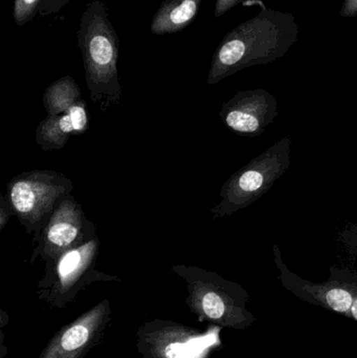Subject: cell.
Returning a JSON list of instances; mask_svg holds the SVG:
<instances>
[{"label":"cell","instance_id":"8","mask_svg":"<svg viewBox=\"0 0 357 358\" xmlns=\"http://www.w3.org/2000/svg\"><path fill=\"white\" fill-rule=\"evenodd\" d=\"M278 115L274 94L263 88L238 92L222 104L219 113L224 125L240 136L257 138Z\"/></svg>","mask_w":357,"mask_h":358},{"label":"cell","instance_id":"7","mask_svg":"<svg viewBox=\"0 0 357 358\" xmlns=\"http://www.w3.org/2000/svg\"><path fill=\"white\" fill-rule=\"evenodd\" d=\"M96 235V224L86 217L81 204L68 194L58 202L39 237L34 240L36 248L31 262L40 256L50 266L63 252L82 245Z\"/></svg>","mask_w":357,"mask_h":358},{"label":"cell","instance_id":"12","mask_svg":"<svg viewBox=\"0 0 357 358\" xmlns=\"http://www.w3.org/2000/svg\"><path fill=\"white\" fill-rule=\"evenodd\" d=\"M43 0H14L13 17L18 27L29 23L39 14L40 6Z\"/></svg>","mask_w":357,"mask_h":358},{"label":"cell","instance_id":"11","mask_svg":"<svg viewBox=\"0 0 357 358\" xmlns=\"http://www.w3.org/2000/svg\"><path fill=\"white\" fill-rule=\"evenodd\" d=\"M82 100L81 90L71 76H64L52 82L42 96L48 115H60Z\"/></svg>","mask_w":357,"mask_h":358},{"label":"cell","instance_id":"1","mask_svg":"<svg viewBox=\"0 0 357 358\" xmlns=\"http://www.w3.org/2000/svg\"><path fill=\"white\" fill-rule=\"evenodd\" d=\"M298 39L299 25L293 14L262 6L257 16L224 36L214 52L207 85H215L247 67L275 62Z\"/></svg>","mask_w":357,"mask_h":358},{"label":"cell","instance_id":"10","mask_svg":"<svg viewBox=\"0 0 357 358\" xmlns=\"http://www.w3.org/2000/svg\"><path fill=\"white\" fill-rule=\"evenodd\" d=\"M203 0H165L151 21L153 35L174 34L188 27L196 19Z\"/></svg>","mask_w":357,"mask_h":358},{"label":"cell","instance_id":"4","mask_svg":"<svg viewBox=\"0 0 357 358\" xmlns=\"http://www.w3.org/2000/svg\"><path fill=\"white\" fill-rule=\"evenodd\" d=\"M73 181L52 170H31L15 176L6 185V198L25 231L39 237L58 202L71 194Z\"/></svg>","mask_w":357,"mask_h":358},{"label":"cell","instance_id":"17","mask_svg":"<svg viewBox=\"0 0 357 358\" xmlns=\"http://www.w3.org/2000/svg\"><path fill=\"white\" fill-rule=\"evenodd\" d=\"M340 15L344 18H356L357 0H344Z\"/></svg>","mask_w":357,"mask_h":358},{"label":"cell","instance_id":"15","mask_svg":"<svg viewBox=\"0 0 357 358\" xmlns=\"http://www.w3.org/2000/svg\"><path fill=\"white\" fill-rule=\"evenodd\" d=\"M249 0H216L215 10H214V17L220 18L224 16L228 10L234 8L235 6L240 3H245Z\"/></svg>","mask_w":357,"mask_h":358},{"label":"cell","instance_id":"18","mask_svg":"<svg viewBox=\"0 0 357 358\" xmlns=\"http://www.w3.org/2000/svg\"><path fill=\"white\" fill-rule=\"evenodd\" d=\"M349 319L357 322V292L356 298H354V304H352L351 309H350Z\"/></svg>","mask_w":357,"mask_h":358},{"label":"cell","instance_id":"5","mask_svg":"<svg viewBox=\"0 0 357 358\" xmlns=\"http://www.w3.org/2000/svg\"><path fill=\"white\" fill-rule=\"evenodd\" d=\"M272 254L280 273L281 283L287 290L309 304L323 307L349 319L350 309L357 292V271L333 266L330 277L326 282L314 283L302 279L286 266L277 244L272 246Z\"/></svg>","mask_w":357,"mask_h":358},{"label":"cell","instance_id":"13","mask_svg":"<svg viewBox=\"0 0 357 358\" xmlns=\"http://www.w3.org/2000/svg\"><path fill=\"white\" fill-rule=\"evenodd\" d=\"M88 336L89 334L85 326H73L61 338V346L66 351L75 350L87 342Z\"/></svg>","mask_w":357,"mask_h":358},{"label":"cell","instance_id":"2","mask_svg":"<svg viewBox=\"0 0 357 358\" xmlns=\"http://www.w3.org/2000/svg\"><path fill=\"white\" fill-rule=\"evenodd\" d=\"M77 40L90 100L104 115L110 106L119 104L123 92L117 69L119 39L104 2L92 0L86 4Z\"/></svg>","mask_w":357,"mask_h":358},{"label":"cell","instance_id":"9","mask_svg":"<svg viewBox=\"0 0 357 358\" xmlns=\"http://www.w3.org/2000/svg\"><path fill=\"white\" fill-rule=\"evenodd\" d=\"M88 125L87 103L82 100L60 115H48L38 125L35 141L43 151L59 150L71 136L85 134Z\"/></svg>","mask_w":357,"mask_h":358},{"label":"cell","instance_id":"3","mask_svg":"<svg viewBox=\"0 0 357 358\" xmlns=\"http://www.w3.org/2000/svg\"><path fill=\"white\" fill-rule=\"evenodd\" d=\"M291 138H283L235 172L220 189L221 201L211 210L213 220L232 216L263 197L291 167Z\"/></svg>","mask_w":357,"mask_h":358},{"label":"cell","instance_id":"6","mask_svg":"<svg viewBox=\"0 0 357 358\" xmlns=\"http://www.w3.org/2000/svg\"><path fill=\"white\" fill-rule=\"evenodd\" d=\"M173 269L197 287L203 313L210 319L224 321L237 328H247L256 322L245 307L249 294L238 284L197 267L180 265Z\"/></svg>","mask_w":357,"mask_h":358},{"label":"cell","instance_id":"16","mask_svg":"<svg viewBox=\"0 0 357 358\" xmlns=\"http://www.w3.org/2000/svg\"><path fill=\"white\" fill-rule=\"evenodd\" d=\"M12 216H14V212L10 203L6 200V196L0 194V231H3Z\"/></svg>","mask_w":357,"mask_h":358},{"label":"cell","instance_id":"14","mask_svg":"<svg viewBox=\"0 0 357 358\" xmlns=\"http://www.w3.org/2000/svg\"><path fill=\"white\" fill-rule=\"evenodd\" d=\"M71 0H43L39 8L40 17L52 16L62 10Z\"/></svg>","mask_w":357,"mask_h":358}]
</instances>
